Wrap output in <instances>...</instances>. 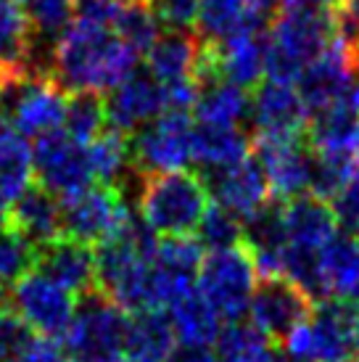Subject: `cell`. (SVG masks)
<instances>
[{
	"label": "cell",
	"mask_w": 359,
	"mask_h": 362,
	"mask_svg": "<svg viewBox=\"0 0 359 362\" xmlns=\"http://www.w3.org/2000/svg\"><path fill=\"white\" fill-rule=\"evenodd\" d=\"M138 53L109 30L88 19L71 21L53 42L50 77L69 93H103L138 71Z\"/></svg>",
	"instance_id": "obj_1"
},
{
	"label": "cell",
	"mask_w": 359,
	"mask_h": 362,
	"mask_svg": "<svg viewBox=\"0 0 359 362\" xmlns=\"http://www.w3.org/2000/svg\"><path fill=\"white\" fill-rule=\"evenodd\" d=\"M339 40V16L317 8H286L267 32L264 77L296 85L301 71Z\"/></svg>",
	"instance_id": "obj_2"
},
{
	"label": "cell",
	"mask_w": 359,
	"mask_h": 362,
	"mask_svg": "<svg viewBox=\"0 0 359 362\" xmlns=\"http://www.w3.org/2000/svg\"><path fill=\"white\" fill-rule=\"evenodd\" d=\"M211 206L206 180L196 172H164L140 177V220L156 235L188 238Z\"/></svg>",
	"instance_id": "obj_3"
},
{
	"label": "cell",
	"mask_w": 359,
	"mask_h": 362,
	"mask_svg": "<svg viewBox=\"0 0 359 362\" xmlns=\"http://www.w3.org/2000/svg\"><path fill=\"white\" fill-rule=\"evenodd\" d=\"M69 93L48 74L13 71L0 85V122L21 138H42L64 127Z\"/></svg>",
	"instance_id": "obj_4"
},
{
	"label": "cell",
	"mask_w": 359,
	"mask_h": 362,
	"mask_svg": "<svg viewBox=\"0 0 359 362\" xmlns=\"http://www.w3.org/2000/svg\"><path fill=\"white\" fill-rule=\"evenodd\" d=\"M199 291L222 320L240 322L249 312L254 288L259 283V270L246 246L209 252L201 262Z\"/></svg>",
	"instance_id": "obj_5"
},
{
	"label": "cell",
	"mask_w": 359,
	"mask_h": 362,
	"mask_svg": "<svg viewBox=\"0 0 359 362\" xmlns=\"http://www.w3.org/2000/svg\"><path fill=\"white\" fill-rule=\"evenodd\" d=\"M296 362H354L359 346L354 339L349 302L328 299L314 307L312 317L283 341Z\"/></svg>",
	"instance_id": "obj_6"
},
{
	"label": "cell",
	"mask_w": 359,
	"mask_h": 362,
	"mask_svg": "<svg viewBox=\"0 0 359 362\" xmlns=\"http://www.w3.org/2000/svg\"><path fill=\"white\" fill-rule=\"evenodd\" d=\"M130 317L127 312L117 307L106 293L98 288L82 296L74 310L69 331L64 344L71 357L82 362H100L109 357H119L124 352V336H127Z\"/></svg>",
	"instance_id": "obj_7"
},
{
	"label": "cell",
	"mask_w": 359,
	"mask_h": 362,
	"mask_svg": "<svg viewBox=\"0 0 359 362\" xmlns=\"http://www.w3.org/2000/svg\"><path fill=\"white\" fill-rule=\"evenodd\" d=\"M8 307L30 325L40 339L64 341L74 320L77 302L66 288L40 270H30L21 281H16L8 291Z\"/></svg>",
	"instance_id": "obj_8"
},
{
	"label": "cell",
	"mask_w": 359,
	"mask_h": 362,
	"mask_svg": "<svg viewBox=\"0 0 359 362\" xmlns=\"http://www.w3.org/2000/svg\"><path fill=\"white\" fill-rule=\"evenodd\" d=\"M196 124L188 111H167L132 138V167L148 177L164 172H182L193 161Z\"/></svg>",
	"instance_id": "obj_9"
},
{
	"label": "cell",
	"mask_w": 359,
	"mask_h": 362,
	"mask_svg": "<svg viewBox=\"0 0 359 362\" xmlns=\"http://www.w3.org/2000/svg\"><path fill=\"white\" fill-rule=\"evenodd\" d=\"M32 172L40 188L53 193L56 199H69L85 191L95 177L90 167L88 146L61 130L48 132L32 143Z\"/></svg>",
	"instance_id": "obj_10"
},
{
	"label": "cell",
	"mask_w": 359,
	"mask_h": 362,
	"mask_svg": "<svg viewBox=\"0 0 359 362\" xmlns=\"http://www.w3.org/2000/svg\"><path fill=\"white\" fill-rule=\"evenodd\" d=\"M251 151L267 175L272 196L283 202L312 196L317 153L307 138H254Z\"/></svg>",
	"instance_id": "obj_11"
},
{
	"label": "cell",
	"mask_w": 359,
	"mask_h": 362,
	"mask_svg": "<svg viewBox=\"0 0 359 362\" xmlns=\"http://www.w3.org/2000/svg\"><path fill=\"white\" fill-rule=\"evenodd\" d=\"M64 209V238L80 241L85 246L111 238L122 222L130 217V206L117 188L111 185H90L61 202Z\"/></svg>",
	"instance_id": "obj_12"
},
{
	"label": "cell",
	"mask_w": 359,
	"mask_h": 362,
	"mask_svg": "<svg viewBox=\"0 0 359 362\" xmlns=\"http://www.w3.org/2000/svg\"><path fill=\"white\" fill-rule=\"evenodd\" d=\"M251 322L269 341H286L290 333L312 317L314 299L280 275H259L251 296Z\"/></svg>",
	"instance_id": "obj_13"
},
{
	"label": "cell",
	"mask_w": 359,
	"mask_h": 362,
	"mask_svg": "<svg viewBox=\"0 0 359 362\" xmlns=\"http://www.w3.org/2000/svg\"><path fill=\"white\" fill-rule=\"evenodd\" d=\"M170 111L167 90L153 80L151 71H135L106 95V119L111 130L132 135Z\"/></svg>",
	"instance_id": "obj_14"
},
{
	"label": "cell",
	"mask_w": 359,
	"mask_h": 362,
	"mask_svg": "<svg viewBox=\"0 0 359 362\" xmlns=\"http://www.w3.org/2000/svg\"><path fill=\"white\" fill-rule=\"evenodd\" d=\"M310 111L296 85L264 80L251 98V122L257 138H307Z\"/></svg>",
	"instance_id": "obj_15"
},
{
	"label": "cell",
	"mask_w": 359,
	"mask_h": 362,
	"mask_svg": "<svg viewBox=\"0 0 359 362\" xmlns=\"http://www.w3.org/2000/svg\"><path fill=\"white\" fill-rule=\"evenodd\" d=\"M206 188L214 193L217 206L228 209L238 220H249L251 214L264 209L269 204V196H272L267 175L261 170L259 159L254 156V151L235 167L209 172L206 175Z\"/></svg>",
	"instance_id": "obj_16"
},
{
	"label": "cell",
	"mask_w": 359,
	"mask_h": 362,
	"mask_svg": "<svg viewBox=\"0 0 359 362\" xmlns=\"http://www.w3.org/2000/svg\"><path fill=\"white\" fill-rule=\"evenodd\" d=\"M351 74H354L351 51L339 35V40L333 42L317 61H312L296 80V90H299L301 101L310 111V117L330 109L333 103L339 101L343 90L349 88Z\"/></svg>",
	"instance_id": "obj_17"
},
{
	"label": "cell",
	"mask_w": 359,
	"mask_h": 362,
	"mask_svg": "<svg viewBox=\"0 0 359 362\" xmlns=\"http://www.w3.org/2000/svg\"><path fill=\"white\" fill-rule=\"evenodd\" d=\"M201 262H204V246L193 238L159 241V249L153 257V288H156L159 310L170 307L182 293L196 288Z\"/></svg>",
	"instance_id": "obj_18"
},
{
	"label": "cell",
	"mask_w": 359,
	"mask_h": 362,
	"mask_svg": "<svg viewBox=\"0 0 359 362\" xmlns=\"http://www.w3.org/2000/svg\"><path fill=\"white\" fill-rule=\"evenodd\" d=\"M8 228L19 233L35 249L64 238V209L61 199L48 193L40 185H32L30 191L19 196L8 209Z\"/></svg>",
	"instance_id": "obj_19"
},
{
	"label": "cell",
	"mask_w": 359,
	"mask_h": 362,
	"mask_svg": "<svg viewBox=\"0 0 359 362\" xmlns=\"http://www.w3.org/2000/svg\"><path fill=\"white\" fill-rule=\"evenodd\" d=\"M35 270L48 275L71 296H85L95 291V252L71 238H59L37 249Z\"/></svg>",
	"instance_id": "obj_20"
},
{
	"label": "cell",
	"mask_w": 359,
	"mask_h": 362,
	"mask_svg": "<svg viewBox=\"0 0 359 362\" xmlns=\"http://www.w3.org/2000/svg\"><path fill=\"white\" fill-rule=\"evenodd\" d=\"M283 225L286 243L301 252H322L339 235V220L333 214V206L317 196H301L286 204Z\"/></svg>",
	"instance_id": "obj_21"
},
{
	"label": "cell",
	"mask_w": 359,
	"mask_h": 362,
	"mask_svg": "<svg viewBox=\"0 0 359 362\" xmlns=\"http://www.w3.org/2000/svg\"><path fill=\"white\" fill-rule=\"evenodd\" d=\"M177 349V336L170 315L159 310L138 312L130 317L124 336V360L127 362H170Z\"/></svg>",
	"instance_id": "obj_22"
},
{
	"label": "cell",
	"mask_w": 359,
	"mask_h": 362,
	"mask_svg": "<svg viewBox=\"0 0 359 362\" xmlns=\"http://www.w3.org/2000/svg\"><path fill=\"white\" fill-rule=\"evenodd\" d=\"M319 281L328 299L351 302L359 296V243L346 233H339L319 252Z\"/></svg>",
	"instance_id": "obj_23"
},
{
	"label": "cell",
	"mask_w": 359,
	"mask_h": 362,
	"mask_svg": "<svg viewBox=\"0 0 359 362\" xmlns=\"http://www.w3.org/2000/svg\"><path fill=\"white\" fill-rule=\"evenodd\" d=\"M217 51V69L222 80L238 88H259L267 64V32H249L233 40L214 45Z\"/></svg>",
	"instance_id": "obj_24"
},
{
	"label": "cell",
	"mask_w": 359,
	"mask_h": 362,
	"mask_svg": "<svg viewBox=\"0 0 359 362\" xmlns=\"http://www.w3.org/2000/svg\"><path fill=\"white\" fill-rule=\"evenodd\" d=\"M193 111L196 122L204 127H238L240 122L251 117V95L238 85L217 77L199 85Z\"/></svg>",
	"instance_id": "obj_25"
},
{
	"label": "cell",
	"mask_w": 359,
	"mask_h": 362,
	"mask_svg": "<svg viewBox=\"0 0 359 362\" xmlns=\"http://www.w3.org/2000/svg\"><path fill=\"white\" fill-rule=\"evenodd\" d=\"M170 322L180 346H206L209 349V344H217L222 333V317L201 296L199 288L182 293L177 302L170 304Z\"/></svg>",
	"instance_id": "obj_26"
},
{
	"label": "cell",
	"mask_w": 359,
	"mask_h": 362,
	"mask_svg": "<svg viewBox=\"0 0 359 362\" xmlns=\"http://www.w3.org/2000/svg\"><path fill=\"white\" fill-rule=\"evenodd\" d=\"M249 32H267V27L251 13L246 0H201V40L222 45V42L249 35Z\"/></svg>",
	"instance_id": "obj_27"
},
{
	"label": "cell",
	"mask_w": 359,
	"mask_h": 362,
	"mask_svg": "<svg viewBox=\"0 0 359 362\" xmlns=\"http://www.w3.org/2000/svg\"><path fill=\"white\" fill-rule=\"evenodd\" d=\"M251 156V141L240 127H204L196 124L193 135V161L201 164L206 175L235 167Z\"/></svg>",
	"instance_id": "obj_28"
},
{
	"label": "cell",
	"mask_w": 359,
	"mask_h": 362,
	"mask_svg": "<svg viewBox=\"0 0 359 362\" xmlns=\"http://www.w3.org/2000/svg\"><path fill=\"white\" fill-rule=\"evenodd\" d=\"M32 148L27 138L0 124V199L13 204L24 196L32 188Z\"/></svg>",
	"instance_id": "obj_29"
},
{
	"label": "cell",
	"mask_w": 359,
	"mask_h": 362,
	"mask_svg": "<svg viewBox=\"0 0 359 362\" xmlns=\"http://www.w3.org/2000/svg\"><path fill=\"white\" fill-rule=\"evenodd\" d=\"M35 37L19 0H0V64L8 71H30Z\"/></svg>",
	"instance_id": "obj_30"
},
{
	"label": "cell",
	"mask_w": 359,
	"mask_h": 362,
	"mask_svg": "<svg viewBox=\"0 0 359 362\" xmlns=\"http://www.w3.org/2000/svg\"><path fill=\"white\" fill-rule=\"evenodd\" d=\"M90 167L95 180L100 185H111L122 191V180L127 177V172H132V143L127 141V135H122L117 130H103L95 141L88 146Z\"/></svg>",
	"instance_id": "obj_31"
},
{
	"label": "cell",
	"mask_w": 359,
	"mask_h": 362,
	"mask_svg": "<svg viewBox=\"0 0 359 362\" xmlns=\"http://www.w3.org/2000/svg\"><path fill=\"white\" fill-rule=\"evenodd\" d=\"M275 346L254 322H230L217 339V362H272Z\"/></svg>",
	"instance_id": "obj_32"
},
{
	"label": "cell",
	"mask_w": 359,
	"mask_h": 362,
	"mask_svg": "<svg viewBox=\"0 0 359 362\" xmlns=\"http://www.w3.org/2000/svg\"><path fill=\"white\" fill-rule=\"evenodd\" d=\"M159 27L161 24L153 13L151 0H124L119 16L114 21V35L138 56H148L161 37Z\"/></svg>",
	"instance_id": "obj_33"
},
{
	"label": "cell",
	"mask_w": 359,
	"mask_h": 362,
	"mask_svg": "<svg viewBox=\"0 0 359 362\" xmlns=\"http://www.w3.org/2000/svg\"><path fill=\"white\" fill-rule=\"evenodd\" d=\"M19 3L32 27L35 45L42 48L45 42L48 51L74 21V0H19Z\"/></svg>",
	"instance_id": "obj_34"
},
{
	"label": "cell",
	"mask_w": 359,
	"mask_h": 362,
	"mask_svg": "<svg viewBox=\"0 0 359 362\" xmlns=\"http://www.w3.org/2000/svg\"><path fill=\"white\" fill-rule=\"evenodd\" d=\"M106 122V98H100V93H71L64 119V132L69 138L90 146L103 132Z\"/></svg>",
	"instance_id": "obj_35"
},
{
	"label": "cell",
	"mask_w": 359,
	"mask_h": 362,
	"mask_svg": "<svg viewBox=\"0 0 359 362\" xmlns=\"http://www.w3.org/2000/svg\"><path fill=\"white\" fill-rule=\"evenodd\" d=\"M199 243L209 252H225L243 246V220L217 204H211L199 225Z\"/></svg>",
	"instance_id": "obj_36"
},
{
	"label": "cell",
	"mask_w": 359,
	"mask_h": 362,
	"mask_svg": "<svg viewBox=\"0 0 359 362\" xmlns=\"http://www.w3.org/2000/svg\"><path fill=\"white\" fill-rule=\"evenodd\" d=\"M35 262L37 249L32 243H27L11 228L0 230V291H6V286H13L30 270H35Z\"/></svg>",
	"instance_id": "obj_37"
},
{
	"label": "cell",
	"mask_w": 359,
	"mask_h": 362,
	"mask_svg": "<svg viewBox=\"0 0 359 362\" xmlns=\"http://www.w3.org/2000/svg\"><path fill=\"white\" fill-rule=\"evenodd\" d=\"M40 336L11 307H0V362H27Z\"/></svg>",
	"instance_id": "obj_38"
},
{
	"label": "cell",
	"mask_w": 359,
	"mask_h": 362,
	"mask_svg": "<svg viewBox=\"0 0 359 362\" xmlns=\"http://www.w3.org/2000/svg\"><path fill=\"white\" fill-rule=\"evenodd\" d=\"M159 24L170 32H190L199 27L201 0H151Z\"/></svg>",
	"instance_id": "obj_39"
},
{
	"label": "cell",
	"mask_w": 359,
	"mask_h": 362,
	"mask_svg": "<svg viewBox=\"0 0 359 362\" xmlns=\"http://www.w3.org/2000/svg\"><path fill=\"white\" fill-rule=\"evenodd\" d=\"M27 362H74V360L61 352V346L56 341L40 339L37 346H35V352L27 357Z\"/></svg>",
	"instance_id": "obj_40"
},
{
	"label": "cell",
	"mask_w": 359,
	"mask_h": 362,
	"mask_svg": "<svg viewBox=\"0 0 359 362\" xmlns=\"http://www.w3.org/2000/svg\"><path fill=\"white\" fill-rule=\"evenodd\" d=\"M170 362H217V354H211L206 346H177Z\"/></svg>",
	"instance_id": "obj_41"
},
{
	"label": "cell",
	"mask_w": 359,
	"mask_h": 362,
	"mask_svg": "<svg viewBox=\"0 0 359 362\" xmlns=\"http://www.w3.org/2000/svg\"><path fill=\"white\" fill-rule=\"evenodd\" d=\"M280 3H283V0H246L249 11L261 21V24H264V27H267L269 21H275Z\"/></svg>",
	"instance_id": "obj_42"
},
{
	"label": "cell",
	"mask_w": 359,
	"mask_h": 362,
	"mask_svg": "<svg viewBox=\"0 0 359 362\" xmlns=\"http://www.w3.org/2000/svg\"><path fill=\"white\" fill-rule=\"evenodd\" d=\"M8 228V209H6V202L0 199V230Z\"/></svg>",
	"instance_id": "obj_43"
},
{
	"label": "cell",
	"mask_w": 359,
	"mask_h": 362,
	"mask_svg": "<svg viewBox=\"0 0 359 362\" xmlns=\"http://www.w3.org/2000/svg\"><path fill=\"white\" fill-rule=\"evenodd\" d=\"M286 3V8H299V6H304V0H283Z\"/></svg>",
	"instance_id": "obj_44"
},
{
	"label": "cell",
	"mask_w": 359,
	"mask_h": 362,
	"mask_svg": "<svg viewBox=\"0 0 359 362\" xmlns=\"http://www.w3.org/2000/svg\"><path fill=\"white\" fill-rule=\"evenodd\" d=\"M8 74H13V71H8L6 66H3V64H0V85L6 82V77H8Z\"/></svg>",
	"instance_id": "obj_45"
},
{
	"label": "cell",
	"mask_w": 359,
	"mask_h": 362,
	"mask_svg": "<svg viewBox=\"0 0 359 362\" xmlns=\"http://www.w3.org/2000/svg\"><path fill=\"white\" fill-rule=\"evenodd\" d=\"M0 307H8V291H0Z\"/></svg>",
	"instance_id": "obj_46"
},
{
	"label": "cell",
	"mask_w": 359,
	"mask_h": 362,
	"mask_svg": "<svg viewBox=\"0 0 359 362\" xmlns=\"http://www.w3.org/2000/svg\"><path fill=\"white\" fill-rule=\"evenodd\" d=\"M272 362H296V360H290L288 354H286V357H280V354H278V357H275V360H272Z\"/></svg>",
	"instance_id": "obj_47"
},
{
	"label": "cell",
	"mask_w": 359,
	"mask_h": 362,
	"mask_svg": "<svg viewBox=\"0 0 359 362\" xmlns=\"http://www.w3.org/2000/svg\"><path fill=\"white\" fill-rule=\"evenodd\" d=\"M100 362H127V360H124V357L119 354V357H109V360H100Z\"/></svg>",
	"instance_id": "obj_48"
},
{
	"label": "cell",
	"mask_w": 359,
	"mask_h": 362,
	"mask_svg": "<svg viewBox=\"0 0 359 362\" xmlns=\"http://www.w3.org/2000/svg\"><path fill=\"white\" fill-rule=\"evenodd\" d=\"M354 159H357V170H359V143H357V153H354Z\"/></svg>",
	"instance_id": "obj_49"
},
{
	"label": "cell",
	"mask_w": 359,
	"mask_h": 362,
	"mask_svg": "<svg viewBox=\"0 0 359 362\" xmlns=\"http://www.w3.org/2000/svg\"><path fill=\"white\" fill-rule=\"evenodd\" d=\"M351 238H357V243H359V228L354 230V235H351Z\"/></svg>",
	"instance_id": "obj_50"
}]
</instances>
